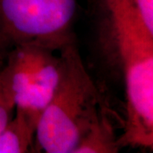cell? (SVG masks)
Instances as JSON below:
<instances>
[{"label":"cell","mask_w":153,"mask_h":153,"mask_svg":"<svg viewBox=\"0 0 153 153\" xmlns=\"http://www.w3.org/2000/svg\"><path fill=\"white\" fill-rule=\"evenodd\" d=\"M39 117L16 107L11 120L0 134V153L38 152L36 132Z\"/></svg>","instance_id":"cell-5"},{"label":"cell","mask_w":153,"mask_h":153,"mask_svg":"<svg viewBox=\"0 0 153 153\" xmlns=\"http://www.w3.org/2000/svg\"><path fill=\"white\" fill-rule=\"evenodd\" d=\"M143 25L153 38V0H129Z\"/></svg>","instance_id":"cell-8"},{"label":"cell","mask_w":153,"mask_h":153,"mask_svg":"<svg viewBox=\"0 0 153 153\" xmlns=\"http://www.w3.org/2000/svg\"><path fill=\"white\" fill-rule=\"evenodd\" d=\"M16 111V104L0 82V134L11 120Z\"/></svg>","instance_id":"cell-7"},{"label":"cell","mask_w":153,"mask_h":153,"mask_svg":"<svg viewBox=\"0 0 153 153\" xmlns=\"http://www.w3.org/2000/svg\"><path fill=\"white\" fill-rule=\"evenodd\" d=\"M63 70L60 52L38 44L19 45L0 66V82L22 108L40 117L59 83Z\"/></svg>","instance_id":"cell-4"},{"label":"cell","mask_w":153,"mask_h":153,"mask_svg":"<svg viewBox=\"0 0 153 153\" xmlns=\"http://www.w3.org/2000/svg\"><path fill=\"white\" fill-rule=\"evenodd\" d=\"M91 47L97 80L119 101V147L153 152V38L129 0H93Z\"/></svg>","instance_id":"cell-1"},{"label":"cell","mask_w":153,"mask_h":153,"mask_svg":"<svg viewBox=\"0 0 153 153\" xmlns=\"http://www.w3.org/2000/svg\"><path fill=\"white\" fill-rule=\"evenodd\" d=\"M59 52L63 70L38 120V152L73 153L95 121L107 112L117 115L100 84L84 65L76 41Z\"/></svg>","instance_id":"cell-2"},{"label":"cell","mask_w":153,"mask_h":153,"mask_svg":"<svg viewBox=\"0 0 153 153\" xmlns=\"http://www.w3.org/2000/svg\"><path fill=\"white\" fill-rule=\"evenodd\" d=\"M117 128L120 123L114 112H107L94 123L73 153H116L119 152Z\"/></svg>","instance_id":"cell-6"},{"label":"cell","mask_w":153,"mask_h":153,"mask_svg":"<svg viewBox=\"0 0 153 153\" xmlns=\"http://www.w3.org/2000/svg\"><path fill=\"white\" fill-rule=\"evenodd\" d=\"M76 0H0V66L22 44L60 51L76 42Z\"/></svg>","instance_id":"cell-3"}]
</instances>
